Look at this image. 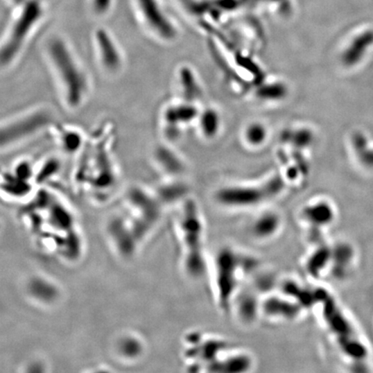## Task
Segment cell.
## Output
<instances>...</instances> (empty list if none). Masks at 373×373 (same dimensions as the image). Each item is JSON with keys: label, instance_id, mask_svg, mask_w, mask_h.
<instances>
[{"label": "cell", "instance_id": "12", "mask_svg": "<svg viewBox=\"0 0 373 373\" xmlns=\"http://www.w3.org/2000/svg\"><path fill=\"white\" fill-rule=\"evenodd\" d=\"M61 146L68 153H75L83 144L82 136L75 130L65 129L59 135Z\"/></svg>", "mask_w": 373, "mask_h": 373}, {"label": "cell", "instance_id": "9", "mask_svg": "<svg viewBox=\"0 0 373 373\" xmlns=\"http://www.w3.org/2000/svg\"><path fill=\"white\" fill-rule=\"evenodd\" d=\"M283 220L280 214L273 211L257 214L249 226V233L256 241H266L279 234Z\"/></svg>", "mask_w": 373, "mask_h": 373}, {"label": "cell", "instance_id": "3", "mask_svg": "<svg viewBox=\"0 0 373 373\" xmlns=\"http://www.w3.org/2000/svg\"><path fill=\"white\" fill-rule=\"evenodd\" d=\"M315 295L318 302L322 304L324 319L331 331L336 336L341 349L354 361L365 360L368 354L367 347L358 339L350 322L338 308L333 297L323 288L316 290Z\"/></svg>", "mask_w": 373, "mask_h": 373}, {"label": "cell", "instance_id": "14", "mask_svg": "<svg viewBox=\"0 0 373 373\" xmlns=\"http://www.w3.org/2000/svg\"><path fill=\"white\" fill-rule=\"evenodd\" d=\"M14 1H15L17 3H22L24 0H14Z\"/></svg>", "mask_w": 373, "mask_h": 373}, {"label": "cell", "instance_id": "13", "mask_svg": "<svg viewBox=\"0 0 373 373\" xmlns=\"http://www.w3.org/2000/svg\"><path fill=\"white\" fill-rule=\"evenodd\" d=\"M112 0H93L94 12L98 14H105L110 9Z\"/></svg>", "mask_w": 373, "mask_h": 373}, {"label": "cell", "instance_id": "10", "mask_svg": "<svg viewBox=\"0 0 373 373\" xmlns=\"http://www.w3.org/2000/svg\"><path fill=\"white\" fill-rule=\"evenodd\" d=\"M302 217L313 227L320 228L332 223L334 213L329 204L320 202L306 207L302 212Z\"/></svg>", "mask_w": 373, "mask_h": 373}, {"label": "cell", "instance_id": "1", "mask_svg": "<svg viewBox=\"0 0 373 373\" xmlns=\"http://www.w3.org/2000/svg\"><path fill=\"white\" fill-rule=\"evenodd\" d=\"M46 55L65 104L72 109L82 107L89 97L90 82L75 53L64 41L53 38Z\"/></svg>", "mask_w": 373, "mask_h": 373}, {"label": "cell", "instance_id": "8", "mask_svg": "<svg viewBox=\"0 0 373 373\" xmlns=\"http://www.w3.org/2000/svg\"><path fill=\"white\" fill-rule=\"evenodd\" d=\"M302 306L288 295H270L260 302V313L273 321L295 319L300 314Z\"/></svg>", "mask_w": 373, "mask_h": 373}, {"label": "cell", "instance_id": "7", "mask_svg": "<svg viewBox=\"0 0 373 373\" xmlns=\"http://www.w3.org/2000/svg\"><path fill=\"white\" fill-rule=\"evenodd\" d=\"M95 51L98 63L108 75H116L122 66V55L118 44L107 31H98L95 35Z\"/></svg>", "mask_w": 373, "mask_h": 373}, {"label": "cell", "instance_id": "6", "mask_svg": "<svg viewBox=\"0 0 373 373\" xmlns=\"http://www.w3.org/2000/svg\"><path fill=\"white\" fill-rule=\"evenodd\" d=\"M214 273L216 297L221 308L229 307L237 290L239 280V254L230 249L219 253Z\"/></svg>", "mask_w": 373, "mask_h": 373}, {"label": "cell", "instance_id": "11", "mask_svg": "<svg viewBox=\"0 0 373 373\" xmlns=\"http://www.w3.org/2000/svg\"><path fill=\"white\" fill-rule=\"evenodd\" d=\"M332 258V252L327 248H321L309 259L307 269L313 277H318Z\"/></svg>", "mask_w": 373, "mask_h": 373}, {"label": "cell", "instance_id": "5", "mask_svg": "<svg viewBox=\"0 0 373 373\" xmlns=\"http://www.w3.org/2000/svg\"><path fill=\"white\" fill-rule=\"evenodd\" d=\"M51 123L48 111L34 110L0 126V148L14 146L40 132Z\"/></svg>", "mask_w": 373, "mask_h": 373}, {"label": "cell", "instance_id": "4", "mask_svg": "<svg viewBox=\"0 0 373 373\" xmlns=\"http://www.w3.org/2000/svg\"><path fill=\"white\" fill-rule=\"evenodd\" d=\"M42 15V9L37 2L28 3L24 7L20 16L0 44V66L12 64L22 52L24 44L29 37L33 27Z\"/></svg>", "mask_w": 373, "mask_h": 373}, {"label": "cell", "instance_id": "2", "mask_svg": "<svg viewBox=\"0 0 373 373\" xmlns=\"http://www.w3.org/2000/svg\"><path fill=\"white\" fill-rule=\"evenodd\" d=\"M177 229L185 272L192 277L202 275L205 269L203 220L196 207L185 209L178 214Z\"/></svg>", "mask_w": 373, "mask_h": 373}]
</instances>
